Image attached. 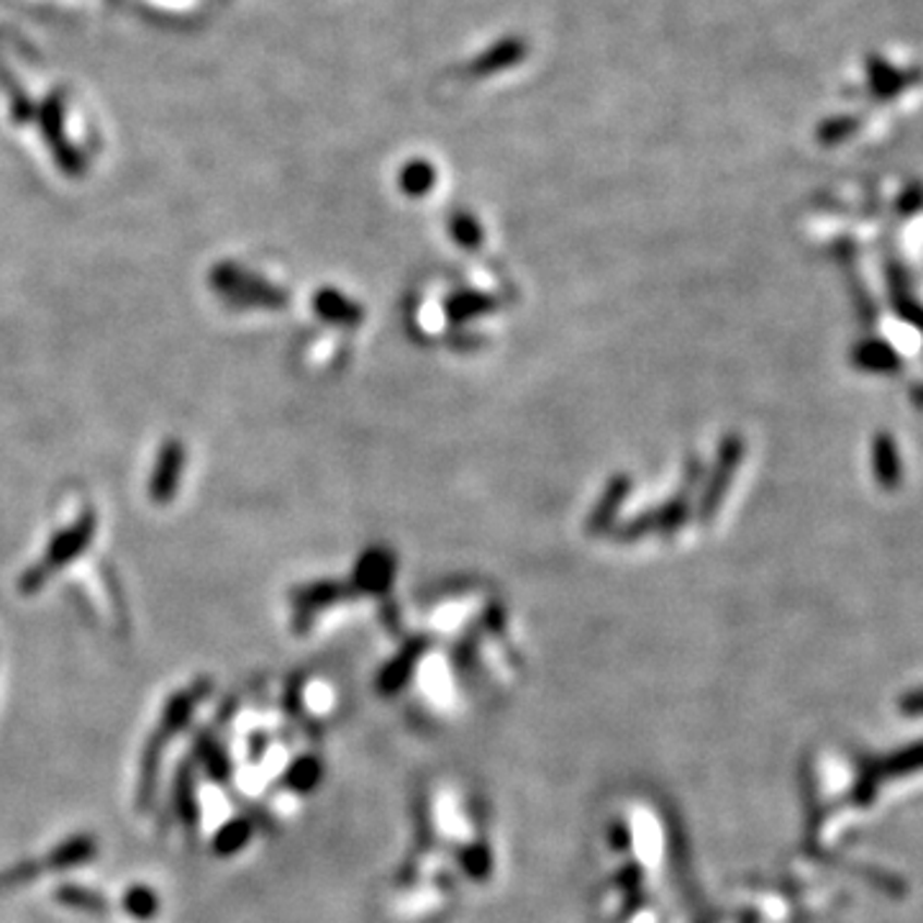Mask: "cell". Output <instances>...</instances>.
I'll list each match as a JSON object with an SVG mask.
<instances>
[{"label": "cell", "instance_id": "6da1fadb", "mask_svg": "<svg viewBox=\"0 0 923 923\" xmlns=\"http://www.w3.org/2000/svg\"><path fill=\"white\" fill-rule=\"evenodd\" d=\"M93 536H96V515L93 513L80 515L72 526H68L64 532L54 536L44 559H39L34 567H28L24 575H21L19 580L21 591L36 593L41 585H47V580L52 578L57 570L68 567L72 559H77L87 547H90Z\"/></svg>", "mask_w": 923, "mask_h": 923}, {"label": "cell", "instance_id": "7a4b0ae2", "mask_svg": "<svg viewBox=\"0 0 923 923\" xmlns=\"http://www.w3.org/2000/svg\"><path fill=\"white\" fill-rule=\"evenodd\" d=\"M210 286L218 295L223 297V301L231 303H280V295H275V290L270 286H265V282L254 278L250 272H242L234 265H218L214 272H210Z\"/></svg>", "mask_w": 923, "mask_h": 923}, {"label": "cell", "instance_id": "3957f363", "mask_svg": "<svg viewBox=\"0 0 923 923\" xmlns=\"http://www.w3.org/2000/svg\"><path fill=\"white\" fill-rule=\"evenodd\" d=\"M183 464H185V449L180 441H167L159 449L155 475L149 479V496L155 503H170L178 493L180 477H183Z\"/></svg>", "mask_w": 923, "mask_h": 923}, {"label": "cell", "instance_id": "277c9868", "mask_svg": "<svg viewBox=\"0 0 923 923\" xmlns=\"http://www.w3.org/2000/svg\"><path fill=\"white\" fill-rule=\"evenodd\" d=\"M900 708L906 711V714H923V690H919V693H913V695H908L903 703H900Z\"/></svg>", "mask_w": 923, "mask_h": 923}]
</instances>
